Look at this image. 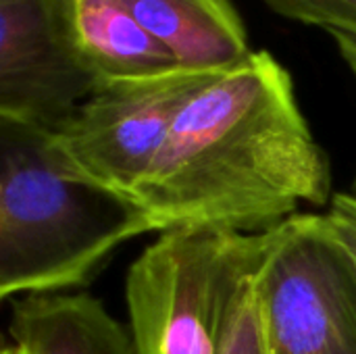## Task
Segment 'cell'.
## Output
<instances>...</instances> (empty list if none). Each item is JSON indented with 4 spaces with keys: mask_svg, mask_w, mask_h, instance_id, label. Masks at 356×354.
<instances>
[{
    "mask_svg": "<svg viewBox=\"0 0 356 354\" xmlns=\"http://www.w3.org/2000/svg\"><path fill=\"white\" fill-rule=\"evenodd\" d=\"M334 194L290 71L252 50L186 104L134 196L159 234H265Z\"/></svg>",
    "mask_w": 356,
    "mask_h": 354,
    "instance_id": "cell-1",
    "label": "cell"
},
{
    "mask_svg": "<svg viewBox=\"0 0 356 354\" xmlns=\"http://www.w3.org/2000/svg\"><path fill=\"white\" fill-rule=\"evenodd\" d=\"M142 234L154 225L134 196L75 169L50 129L0 117L2 300L86 288Z\"/></svg>",
    "mask_w": 356,
    "mask_h": 354,
    "instance_id": "cell-2",
    "label": "cell"
},
{
    "mask_svg": "<svg viewBox=\"0 0 356 354\" xmlns=\"http://www.w3.org/2000/svg\"><path fill=\"white\" fill-rule=\"evenodd\" d=\"M267 244L269 232H163L125 280L136 354H219L236 296Z\"/></svg>",
    "mask_w": 356,
    "mask_h": 354,
    "instance_id": "cell-3",
    "label": "cell"
},
{
    "mask_svg": "<svg viewBox=\"0 0 356 354\" xmlns=\"http://www.w3.org/2000/svg\"><path fill=\"white\" fill-rule=\"evenodd\" d=\"M257 288L269 354H356V265L323 213L269 230Z\"/></svg>",
    "mask_w": 356,
    "mask_h": 354,
    "instance_id": "cell-4",
    "label": "cell"
},
{
    "mask_svg": "<svg viewBox=\"0 0 356 354\" xmlns=\"http://www.w3.org/2000/svg\"><path fill=\"white\" fill-rule=\"evenodd\" d=\"M219 73L179 65L161 73L100 81L52 134L75 169L134 196L179 113Z\"/></svg>",
    "mask_w": 356,
    "mask_h": 354,
    "instance_id": "cell-5",
    "label": "cell"
},
{
    "mask_svg": "<svg viewBox=\"0 0 356 354\" xmlns=\"http://www.w3.org/2000/svg\"><path fill=\"white\" fill-rule=\"evenodd\" d=\"M96 86L56 0H0V117L56 131Z\"/></svg>",
    "mask_w": 356,
    "mask_h": 354,
    "instance_id": "cell-6",
    "label": "cell"
},
{
    "mask_svg": "<svg viewBox=\"0 0 356 354\" xmlns=\"http://www.w3.org/2000/svg\"><path fill=\"white\" fill-rule=\"evenodd\" d=\"M0 354H136V346L96 296L65 292L13 298Z\"/></svg>",
    "mask_w": 356,
    "mask_h": 354,
    "instance_id": "cell-7",
    "label": "cell"
},
{
    "mask_svg": "<svg viewBox=\"0 0 356 354\" xmlns=\"http://www.w3.org/2000/svg\"><path fill=\"white\" fill-rule=\"evenodd\" d=\"M56 8L71 46L98 83L179 67L121 0H56Z\"/></svg>",
    "mask_w": 356,
    "mask_h": 354,
    "instance_id": "cell-8",
    "label": "cell"
},
{
    "mask_svg": "<svg viewBox=\"0 0 356 354\" xmlns=\"http://www.w3.org/2000/svg\"><path fill=\"white\" fill-rule=\"evenodd\" d=\"M188 69L223 71L250 56L244 19L232 0H121Z\"/></svg>",
    "mask_w": 356,
    "mask_h": 354,
    "instance_id": "cell-9",
    "label": "cell"
},
{
    "mask_svg": "<svg viewBox=\"0 0 356 354\" xmlns=\"http://www.w3.org/2000/svg\"><path fill=\"white\" fill-rule=\"evenodd\" d=\"M257 271L244 282L236 296L219 354H269L261 319Z\"/></svg>",
    "mask_w": 356,
    "mask_h": 354,
    "instance_id": "cell-10",
    "label": "cell"
},
{
    "mask_svg": "<svg viewBox=\"0 0 356 354\" xmlns=\"http://www.w3.org/2000/svg\"><path fill=\"white\" fill-rule=\"evenodd\" d=\"M275 13L356 40V0H265Z\"/></svg>",
    "mask_w": 356,
    "mask_h": 354,
    "instance_id": "cell-11",
    "label": "cell"
},
{
    "mask_svg": "<svg viewBox=\"0 0 356 354\" xmlns=\"http://www.w3.org/2000/svg\"><path fill=\"white\" fill-rule=\"evenodd\" d=\"M323 215L332 234L344 246V250L356 265V194L350 190L336 192Z\"/></svg>",
    "mask_w": 356,
    "mask_h": 354,
    "instance_id": "cell-12",
    "label": "cell"
},
{
    "mask_svg": "<svg viewBox=\"0 0 356 354\" xmlns=\"http://www.w3.org/2000/svg\"><path fill=\"white\" fill-rule=\"evenodd\" d=\"M332 38L336 42V48H338L342 61L346 63V67L350 69V73H353V77H355L356 81V40L348 38V35H342V33H332ZM350 192L356 194V175L355 179H353V184H350Z\"/></svg>",
    "mask_w": 356,
    "mask_h": 354,
    "instance_id": "cell-13",
    "label": "cell"
}]
</instances>
